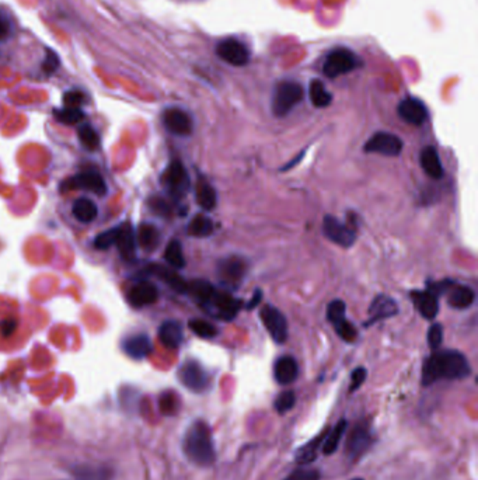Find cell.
<instances>
[{"instance_id":"42","label":"cell","mask_w":478,"mask_h":480,"mask_svg":"<svg viewBox=\"0 0 478 480\" xmlns=\"http://www.w3.org/2000/svg\"><path fill=\"white\" fill-rule=\"evenodd\" d=\"M296 403V395L292 392V391H286V392H282L277 400H275V409L278 413H286L289 411L290 409H293Z\"/></svg>"},{"instance_id":"18","label":"cell","mask_w":478,"mask_h":480,"mask_svg":"<svg viewBox=\"0 0 478 480\" xmlns=\"http://www.w3.org/2000/svg\"><path fill=\"white\" fill-rule=\"evenodd\" d=\"M399 313V308L396 305V302L390 296L386 295H379L373 299V302L369 308V322L365 324H372L375 322L383 320V319H388L394 315Z\"/></svg>"},{"instance_id":"1","label":"cell","mask_w":478,"mask_h":480,"mask_svg":"<svg viewBox=\"0 0 478 480\" xmlns=\"http://www.w3.org/2000/svg\"><path fill=\"white\" fill-rule=\"evenodd\" d=\"M471 374L467 358L455 350L433 352L424 364L423 385L429 386L440 379H464Z\"/></svg>"},{"instance_id":"3","label":"cell","mask_w":478,"mask_h":480,"mask_svg":"<svg viewBox=\"0 0 478 480\" xmlns=\"http://www.w3.org/2000/svg\"><path fill=\"white\" fill-rule=\"evenodd\" d=\"M303 99V88L296 82L279 83L273 96V112L277 117H285L293 107H296Z\"/></svg>"},{"instance_id":"43","label":"cell","mask_w":478,"mask_h":480,"mask_svg":"<svg viewBox=\"0 0 478 480\" xmlns=\"http://www.w3.org/2000/svg\"><path fill=\"white\" fill-rule=\"evenodd\" d=\"M87 103V97L80 90H69L64 95V104L65 107H73L80 108L83 104Z\"/></svg>"},{"instance_id":"50","label":"cell","mask_w":478,"mask_h":480,"mask_svg":"<svg viewBox=\"0 0 478 480\" xmlns=\"http://www.w3.org/2000/svg\"><path fill=\"white\" fill-rule=\"evenodd\" d=\"M17 327V322L16 319H5L2 323H0V333H2L3 337H9L16 332Z\"/></svg>"},{"instance_id":"23","label":"cell","mask_w":478,"mask_h":480,"mask_svg":"<svg viewBox=\"0 0 478 480\" xmlns=\"http://www.w3.org/2000/svg\"><path fill=\"white\" fill-rule=\"evenodd\" d=\"M116 248L121 252L123 257L125 260H134L135 259V250H136V233L134 228L129 224H125L119 226V235L116 239Z\"/></svg>"},{"instance_id":"27","label":"cell","mask_w":478,"mask_h":480,"mask_svg":"<svg viewBox=\"0 0 478 480\" xmlns=\"http://www.w3.org/2000/svg\"><path fill=\"white\" fill-rule=\"evenodd\" d=\"M138 242L146 252H155L160 243V232L152 224H142L138 229Z\"/></svg>"},{"instance_id":"14","label":"cell","mask_w":478,"mask_h":480,"mask_svg":"<svg viewBox=\"0 0 478 480\" xmlns=\"http://www.w3.org/2000/svg\"><path fill=\"white\" fill-rule=\"evenodd\" d=\"M163 123L167 131L178 136L191 135L194 128L191 117L181 108H167L163 112Z\"/></svg>"},{"instance_id":"45","label":"cell","mask_w":478,"mask_h":480,"mask_svg":"<svg viewBox=\"0 0 478 480\" xmlns=\"http://www.w3.org/2000/svg\"><path fill=\"white\" fill-rule=\"evenodd\" d=\"M285 480H320V473L316 469L301 468L293 470Z\"/></svg>"},{"instance_id":"36","label":"cell","mask_w":478,"mask_h":480,"mask_svg":"<svg viewBox=\"0 0 478 480\" xmlns=\"http://www.w3.org/2000/svg\"><path fill=\"white\" fill-rule=\"evenodd\" d=\"M77 135H79V139H80V143L88 149V151H96V149L100 146L101 143V139H100V135L99 132L92 127V125H88V124H83L79 131H77Z\"/></svg>"},{"instance_id":"44","label":"cell","mask_w":478,"mask_h":480,"mask_svg":"<svg viewBox=\"0 0 478 480\" xmlns=\"http://www.w3.org/2000/svg\"><path fill=\"white\" fill-rule=\"evenodd\" d=\"M442 340H443V328L439 323H433L429 327V332H428V344L432 350H436L442 346Z\"/></svg>"},{"instance_id":"34","label":"cell","mask_w":478,"mask_h":480,"mask_svg":"<svg viewBox=\"0 0 478 480\" xmlns=\"http://www.w3.org/2000/svg\"><path fill=\"white\" fill-rule=\"evenodd\" d=\"M324 435H320L317 437L316 440L310 441L309 444H306L305 446H302L299 451L296 453V462L297 464H301V465H307L310 462H313L317 457V453H318V449H321V442H323V438Z\"/></svg>"},{"instance_id":"51","label":"cell","mask_w":478,"mask_h":480,"mask_svg":"<svg viewBox=\"0 0 478 480\" xmlns=\"http://www.w3.org/2000/svg\"><path fill=\"white\" fill-rule=\"evenodd\" d=\"M12 33V24L9 19L0 12V40H5L10 36Z\"/></svg>"},{"instance_id":"38","label":"cell","mask_w":478,"mask_h":480,"mask_svg":"<svg viewBox=\"0 0 478 480\" xmlns=\"http://www.w3.org/2000/svg\"><path fill=\"white\" fill-rule=\"evenodd\" d=\"M190 328L192 332L202 339H214L218 335V328L206 320H201V319H192L188 323Z\"/></svg>"},{"instance_id":"47","label":"cell","mask_w":478,"mask_h":480,"mask_svg":"<svg viewBox=\"0 0 478 480\" xmlns=\"http://www.w3.org/2000/svg\"><path fill=\"white\" fill-rule=\"evenodd\" d=\"M59 68V58L58 55L51 51V49H47V55H45V59H44V62H42V71L47 76H51L53 75Z\"/></svg>"},{"instance_id":"8","label":"cell","mask_w":478,"mask_h":480,"mask_svg":"<svg viewBox=\"0 0 478 480\" xmlns=\"http://www.w3.org/2000/svg\"><path fill=\"white\" fill-rule=\"evenodd\" d=\"M366 154H379L383 156H399L403 151V141L393 134L376 132L364 146Z\"/></svg>"},{"instance_id":"35","label":"cell","mask_w":478,"mask_h":480,"mask_svg":"<svg viewBox=\"0 0 478 480\" xmlns=\"http://www.w3.org/2000/svg\"><path fill=\"white\" fill-rule=\"evenodd\" d=\"M164 260L174 268H184L186 267V257L183 253L181 243L178 240H171L167 245L164 252Z\"/></svg>"},{"instance_id":"41","label":"cell","mask_w":478,"mask_h":480,"mask_svg":"<svg viewBox=\"0 0 478 480\" xmlns=\"http://www.w3.org/2000/svg\"><path fill=\"white\" fill-rule=\"evenodd\" d=\"M160 411L166 416H174L178 411V398L173 392H164L162 394L159 399Z\"/></svg>"},{"instance_id":"32","label":"cell","mask_w":478,"mask_h":480,"mask_svg":"<svg viewBox=\"0 0 478 480\" xmlns=\"http://www.w3.org/2000/svg\"><path fill=\"white\" fill-rule=\"evenodd\" d=\"M214 222L205 215H195L188 225V235L194 237H207L214 233Z\"/></svg>"},{"instance_id":"29","label":"cell","mask_w":478,"mask_h":480,"mask_svg":"<svg viewBox=\"0 0 478 480\" xmlns=\"http://www.w3.org/2000/svg\"><path fill=\"white\" fill-rule=\"evenodd\" d=\"M475 293L470 287L457 285L451 291L449 296H447V302L455 309H466L473 305Z\"/></svg>"},{"instance_id":"2","label":"cell","mask_w":478,"mask_h":480,"mask_svg":"<svg viewBox=\"0 0 478 480\" xmlns=\"http://www.w3.org/2000/svg\"><path fill=\"white\" fill-rule=\"evenodd\" d=\"M183 448L187 458L195 465L209 466L215 462L216 453L212 431L202 420H198L190 426L184 435Z\"/></svg>"},{"instance_id":"46","label":"cell","mask_w":478,"mask_h":480,"mask_svg":"<svg viewBox=\"0 0 478 480\" xmlns=\"http://www.w3.org/2000/svg\"><path fill=\"white\" fill-rule=\"evenodd\" d=\"M336 327V332L338 333V336L345 340V341H353L355 337H356V330L355 327L345 319L344 322L338 323L334 326Z\"/></svg>"},{"instance_id":"28","label":"cell","mask_w":478,"mask_h":480,"mask_svg":"<svg viewBox=\"0 0 478 480\" xmlns=\"http://www.w3.org/2000/svg\"><path fill=\"white\" fill-rule=\"evenodd\" d=\"M72 214L77 221H80L83 224H88V222H93L97 218L99 209L92 200L79 198L73 204Z\"/></svg>"},{"instance_id":"19","label":"cell","mask_w":478,"mask_h":480,"mask_svg":"<svg viewBox=\"0 0 478 480\" xmlns=\"http://www.w3.org/2000/svg\"><path fill=\"white\" fill-rule=\"evenodd\" d=\"M412 299H414L418 312H420L425 319L432 320L436 317V315L439 312L438 295H435L431 289L412 292Z\"/></svg>"},{"instance_id":"16","label":"cell","mask_w":478,"mask_h":480,"mask_svg":"<svg viewBox=\"0 0 478 480\" xmlns=\"http://www.w3.org/2000/svg\"><path fill=\"white\" fill-rule=\"evenodd\" d=\"M158 298H159L158 288L147 281H140L135 284L127 293L128 304L136 309L153 305L158 301Z\"/></svg>"},{"instance_id":"48","label":"cell","mask_w":478,"mask_h":480,"mask_svg":"<svg viewBox=\"0 0 478 480\" xmlns=\"http://www.w3.org/2000/svg\"><path fill=\"white\" fill-rule=\"evenodd\" d=\"M366 370L365 368H356L352 375H351V386H349V392H355L356 389H360L361 385L365 382L366 379Z\"/></svg>"},{"instance_id":"39","label":"cell","mask_w":478,"mask_h":480,"mask_svg":"<svg viewBox=\"0 0 478 480\" xmlns=\"http://www.w3.org/2000/svg\"><path fill=\"white\" fill-rule=\"evenodd\" d=\"M345 312H347V307L345 302H342L341 299H334L330 304H328L327 308V319L331 324H338L341 322L345 320Z\"/></svg>"},{"instance_id":"24","label":"cell","mask_w":478,"mask_h":480,"mask_svg":"<svg viewBox=\"0 0 478 480\" xmlns=\"http://www.w3.org/2000/svg\"><path fill=\"white\" fill-rule=\"evenodd\" d=\"M420 162L421 167L425 170V173L439 180L443 177V166L440 162V158L438 155V151L433 146H427L423 149V152L420 155Z\"/></svg>"},{"instance_id":"25","label":"cell","mask_w":478,"mask_h":480,"mask_svg":"<svg viewBox=\"0 0 478 480\" xmlns=\"http://www.w3.org/2000/svg\"><path fill=\"white\" fill-rule=\"evenodd\" d=\"M187 292L191 295V298H194L197 304H199L202 308H206V305L214 298L216 288L205 280H194L187 285Z\"/></svg>"},{"instance_id":"22","label":"cell","mask_w":478,"mask_h":480,"mask_svg":"<svg viewBox=\"0 0 478 480\" xmlns=\"http://www.w3.org/2000/svg\"><path fill=\"white\" fill-rule=\"evenodd\" d=\"M153 346L146 335H135L124 341V351L134 359H143L152 352Z\"/></svg>"},{"instance_id":"37","label":"cell","mask_w":478,"mask_h":480,"mask_svg":"<svg viewBox=\"0 0 478 480\" xmlns=\"http://www.w3.org/2000/svg\"><path fill=\"white\" fill-rule=\"evenodd\" d=\"M53 115L59 123H62L65 125H76L84 118V112L81 111V108H73V107L55 110Z\"/></svg>"},{"instance_id":"9","label":"cell","mask_w":478,"mask_h":480,"mask_svg":"<svg viewBox=\"0 0 478 480\" xmlns=\"http://www.w3.org/2000/svg\"><path fill=\"white\" fill-rule=\"evenodd\" d=\"M178 378L187 389L197 394L206 391L209 386V374L197 361H186L178 370Z\"/></svg>"},{"instance_id":"52","label":"cell","mask_w":478,"mask_h":480,"mask_svg":"<svg viewBox=\"0 0 478 480\" xmlns=\"http://www.w3.org/2000/svg\"><path fill=\"white\" fill-rule=\"evenodd\" d=\"M261 298H262V292H261V289H257V291H255V293H254V295H253V298H251V301H250V302H249V305H247V309H249V311H251L253 308H255V307L260 304Z\"/></svg>"},{"instance_id":"26","label":"cell","mask_w":478,"mask_h":480,"mask_svg":"<svg viewBox=\"0 0 478 480\" xmlns=\"http://www.w3.org/2000/svg\"><path fill=\"white\" fill-rule=\"evenodd\" d=\"M151 272L153 276L159 277L162 281H164L175 292H178V293L187 292L188 283L181 276H178L175 272H173V269H170L164 265H152Z\"/></svg>"},{"instance_id":"10","label":"cell","mask_w":478,"mask_h":480,"mask_svg":"<svg viewBox=\"0 0 478 480\" xmlns=\"http://www.w3.org/2000/svg\"><path fill=\"white\" fill-rule=\"evenodd\" d=\"M216 55L229 65L244 67L250 61L249 48L236 38L222 40L216 47Z\"/></svg>"},{"instance_id":"11","label":"cell","mask_w":478,"mask_h":480,"mask_svg":"<svg viewBox=\"0 0 478 480\" xmlns=\"http://www.w3.org/2000/svg\"><path fill=\"white\" fill-rule=\"evenodd\" d=\"M323 232L333 243L342 248H351L355 243V239H356V233L353 228L342 224L336 217H330V215L324 218Z\"/></svg>"},{"instance_id":"53","label":"cell","mask_w":478,"mask_h":480,"mask_svg":"<svg viewBox=\"0 0 478 480\" xmlns=\"http://www.w3.org/2000/svg\"><path fill=\"white\" fill-rule=\"evenodd\" d=\"M352 480H364V479H352Z\"/></svg>"},{"instance_id":"6","label":"cell","mask_w":478,"mask_h":480,"mask_svg":"<svg viewBox=\"0 0 478 480\" xmlns=\"http://www.w3.org/2000/svg\"><path fill=\"white\" fill-rule=\"evenodd\" d=\"M247 261L238 256L223 259L218 264V278L226 287H237L247 274Z\"/></svg>"},{"instance_id":"17","label":"cell","mask_w":478,"mask_h":480,"mask_svg":"<svg viewBox=\"0 0 478 480\" xmlns=\"http://www.w3.org/2000/svg\"><path fill=\"white\" fill-rule=\"evenodd\" d=\"M372 444V433L369 430V426L365 423H361L355 426V429L351 431L349 438L347 441V451L351 459L360 458L369 445Z\"/></svg>"},{"instance_id":"12","label":"cell","mask_w":478,"mask_h":480,"mask_svg":"<svg viewBox=\"0 0 478 480\" xmlns=\"http://www.w3.org/2000/svg\"><path fill=\"white\" fill-rule=\"evenodd\" d=\"M260 316L271 337L279 344L285 343L288 339V323L285 316L271 305H265L261 309Z\"/></svg>"},{"instance_id":"5","label":"cell","mask_w":478,"mask_h":480,"mask_svg":"<svg viewBox=\"0 0 478 480\" xmlns=\"http://www.w3.org/2000/svg\"><path fill=\"white\" fill-rule=\"evenodd\" d=\"M72 190H86L92 191L93 194L103 197L107 194V184L104 178L97 171H83L79 173L61 184V193L72 191Z\"/></svg>"},{"instance_id":"49","label":"cell","mask_w":478,"mask_h":480,"mask_svg":"<svg viewBox=\"0 0 478 480\" xmlns=\"http://www.w3.org/2000/svg\"><path fill=\"white\" fill-rule=\"evenodd\" d=\"M151 208L153 209L156 214L163 215V217H167L170 214L168 204L164 200H162V198H152L151 200Z\"/></svg>"},{"instance_id":"7","label":"cell","mask_w":478,"mask_h":480,"mask_svg":"<svg viewBox=\"0 0 478 480\" xmlns=\"http://www.w3.org/2000/svg\"><path fill=\"white\" fill-rule=\"evenodd\" d=\"M163 183L168 193L175 198H181L188 193L190 177L181 162L173 160L170 163V166L164 171Z\"/></svg>"},{"instance_id":"40","label":"cell","mask_w":478,"mask_h":480,"mask_svg":"<svg viewBox=\"0 0 478 480\" xmlns=\"http://www.w3.org/2000/svg\"><path fill=\"white\" fill-rule=\"evenodd\" d=\"M119 235V226L118 228H112L110 230H105L103 233H100L96 239H95V248L99 250H105L110 249L111 246H114L116 243V239Z\"/></svg>"},{"instance_id":"21","label":"cell","mask_w":478,"mask_h":480,"mask_svg":"<svg viewBox=\"0 0 478 480\" xmlns=\"http://www.w3.org/2000/svg\"><path fill=\"white\" fill-rule=\"evenodd\" d=\"M297 375H299V367L293 357L284 355L277 359V363L274 365V376L278 383L289 385L293 381H296Z\"/></svg>"},{"instance_id":"15","label":"cell","mask_w":478,"mask_h":480,"mask_svg":"<svg viewBox=\"0 0 478 480\" xmlns=\"http://www.w3.org/2000/svg\"><path fill=\"white\" fill-rule=\"evenodd\" d=\"M397 111H399V115L401 119H404L405 123L415 125V127H420V125L425 124L427 118H428V110H427L425 104L415 97L404 99L399 104Z\"/></svg>"},{"instance_id":"4","label":"cell","mask_w":478,"mask_h":480,"mask_svg":"<svg viewBox=\"0 0 478 480\" xmlns=\"http://www.w3.org/2000/svg\"><path fill=\"white\" fill-rule=\"evenodd\" d=\"M357 65H360L357 64V58L352 51L347 48H336L327 55L323 72L327 77L336 79L341 75L352 72L357 68Z\"/></svg>"},{"instance_id":"20","label":"cell","mask_w":478,"mask_h":480,"mask_svg":"<svg viewBox=\"0 0 478 480\" xmlns=\"http://www.w3.org/2000/svg\"><path fill=\"white\" fill-rule=\"evenodd\" d=\"M159 339L164 347L170 350L178 348L184 339L183 326L175 320L164 322L159 328Z\"/></svg>"},{"instance_id":"30","label":"cell","mask_w":478,"mask_h":480,"mask_svg":"<svg viewBox=\"0 0 478 480\" xmlns=\"http://www.w3.org/2000/svg\"><path fill=\"white\" fill-rule=\"evenodd\" d=\"M347 430V420H340L337 423V426L325 435V438L323 440L321 444V449L324 455H331L337 451V448L345 434Z\"/></svg>"},{"instance_id":"13","label":"cell","mask_w":478,"mask_h":480,"mask_svg":"<svg viewBox=\"0 0 478 480\" xmlns=\"http://www.w3.org/2000/svg\"><path fill=\"white\" fill-rule=\"evenodd\" d=\"M206 308H209L212 315L221 317L222 320H233L238 311L242 309V301H238V299L233 298L227 292L216 289L214 298L206 305Z\"/></svg>"},{"instance_id":"31","label":"cell","mask_w":478,"mask_h":480,"mask_svg":"<svg viewBox=\"0 0 478 480\" xmlns=\"http://www.w3.org/2000/svg\"><path fill=\"white\" fill-rule=\"evenodd\" d=\"M197 202L206 211H211L218 204L215 189L206 182H199L197 186Z\"/></svg>"},{"instance_id":"33","label":"cell","mask_w":478,"mask_h":480,"mask_svg":"<svg viewBox=\"0 0 478 480\" xmlns=\"http://www.w3.org/2000/svg\"><path fill=\"white\" fill-rule=\"evenodd\" d=\"M310 100L314 107L324 108L328 107L333 101V96L327 92L325 86L320 80H313L310 83Z\"/></svg>"}]
</instances>
